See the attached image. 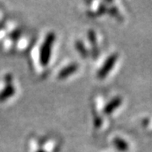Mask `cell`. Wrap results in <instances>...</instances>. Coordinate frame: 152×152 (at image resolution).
I'll use <instances>...</instances> for the list:
<instances>
[{"mask_svg":"<svg viewBox=\"0 0 152 152\" xmlns=\"http://www.w3.org/2000/svg\"><path fill=\"white\" fill-rule=\"evenodd\" d=\"M12 80H13V76L11 74H7L4 76V82L6 85H12Z\"/></svg>","mask_w":152,"mask_h":152,"instance_id":"30bf717a","label":"cell"},{"mask_svg":"<svg viewBox=\"0 0 152 152\" xmlns=\"http://www.w3.org/2000/svg\"><path fill=\"white\" fill-rule=\"evenodd\" d=\"M88 38L91 42V44L92 45L93 49V53L94 55L96 54V57L98 54V50H97V45H96V32L93 30H90L88 31Z\"/></svg>","mask_w":152,"mask_h":152,"instance_id":"52a82bcc","label":"cell"},{"mask_svg":"<svg viewBox=\"0 0 152 152\" xmlns=\"http://www.w3.org/2000/svg\"><path fill=\"white\" fill-rule=\"evenodd\" d=\"M102 124V119L101 118V117H99L97 114L94 115V124L96 127L99 128Z\"/></svg>","mask_w":152,"mask_h":152,"instance_id":"9c48e42d","label":"cell"},{"mask_svg":"<svg viewBox=\"0 0 152 152\" xmlns=\"http://www.w3.org/2000/svg\"><path fill=\"white\" fill-rule=\"evenodd\" d=\"M10 36L13 38H15L18 37L19 36H20V31H14V32H12V34H10Z\"/></svg>","mask_w":152,"mask_h":152,"instance_id":"8fae6325","label":"cell"},{"mask_svg":"<svg viewBox=\"0 0 152 152\" xmlns=\"http://www.w3.org/2000/svg\"><path fill=\"white\" fill-rule=\"evenodd\" d=\"M118 58V53H114L109 56L105 61L102 67L98 70L97 72V78L100 80H103L105 79L109 73L112 71L113 69L114 65L116 64Z\"/></svg>","mask_w":152,"mask_h":152,"instance_id":"7a4b0ae2","label":"cell"},{"mask_svg":"<svg viewBox=\"0 0 152 152\" xmlns=\"http://www.w3.org/2000/svg\"><path fill=\"white\" fill-rule=\"evenodd\" d=\"M37 152H45L44 151H42V150H41V151H38Z\"/></svg>","mask_w":152,"mask_h":152,"instance_id":"7c38bea8","label":"cell"},{"mask_svg":"<svg viewBox=\"0 0 152 152\" xmlns=\"http://www.w3.org/2000/svg\"><path fill=\"white\" fill-rule=\"evenodd\" d=\"M75 46L76 49L80 52V55H82L84 58H86L88 54H87V51L86 48H85V46H84V44L80 42H79V41H77L75 43Z\"/></svg>","mask_w":152,"mask_h":152,"instance_id":"ba28073f","label":"cell"},{"mask_svg":"<svg viewBox=\"0 0 152 152\" xmlns=\"http://www.w3.org/2000/svg\"><path fill=\"white\" fill-rule=\"evenodd\" d=\"M15 93V88L13 85H6L4 89L0 92V102H4Z\"/></svg>","mask_w":152,"mask_h":152,"instance_id":"5b68a950","label":"cell"},{"mask_svg":"<svg viewBox=\"0 0 152 152\" xmlns=\"http://www.w3.org/2000/svg\"><path fill=\"white\" fill-rule=\"evenodd\" d=\"M55 38L56 36L53 32H49L45 37L40 51V62L42 66H47L49 64L52 53V47L54 43Z\"/></svg>","mask_w":152,"mask_h":152,"instance_id":"6da1fadb","label":"cell"},{"mask_svg":"<svg viewBox=\"0 0 152 152\" xmlns=\"http://www.w3.org/2000/svg\"><path fill=\"white\" fill-rule=\"evenodd\" d=\"M113 145L118 151L121 152H126L129 150V144L124 140V139L120 138V137H116L113 140Z\"/></svg>","mask_w":152,"mask_h":152,"instance_id":"8992f818","label":"cell"},{"mask_svg":"<svg viewBox=\"0 0 152 152\" xmlns=\"http://www.w3.org/2000/svg\"><path fill=\"white\" fill-rule=\"evenodd\" d=\"M122 103H123V99L120 96H115L105 106V107H104V113L108 115V114H111L112 113H113L116 109L118 108V107H119Z\"/></svg>","mask_w":152,"mask_h":152,"instance_id":"3957f363","label":"cell"},{"mask_svg":"<svg viewBox=\"0 0 152 152\" xmlns=\"http://www.w3.org/2000/svg\"><path fill=\"white\" fill-rule=\"evenodd\" d=\"M79 69V65L77 64H71L69 66H66L65 68H64L63 69H61L58 75V80H64L66 78L69 77L72 75L74 73H75L76 71Z\"/></svg>","mask_w":152,"mask_h":152,"instance_id":"277c9868","label":"cell"}]
</instances>
